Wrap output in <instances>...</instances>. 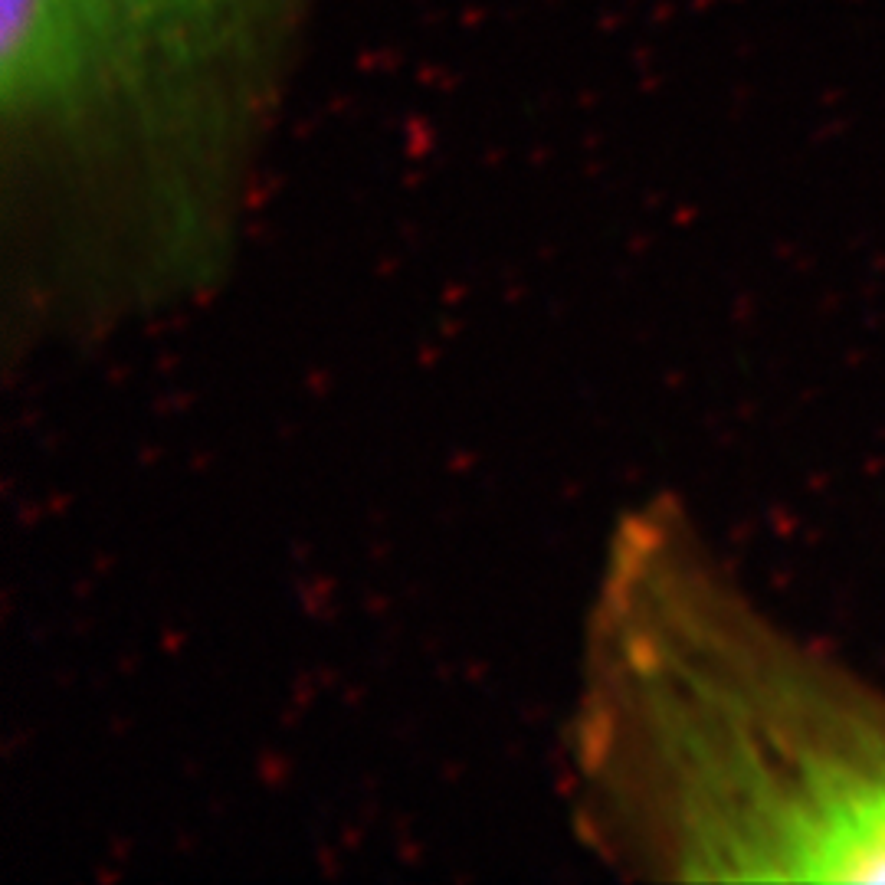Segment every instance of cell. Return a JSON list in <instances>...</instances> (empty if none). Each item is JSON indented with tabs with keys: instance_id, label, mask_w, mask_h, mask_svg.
Listing matches in <instances>:
<instances>
[{
	"instance_id": "1",
	"label": "cell",
	"mask_w": 885,
	"mask_h": 885,
	"mask_svg": "<svg viewBox=\"0 0 885 885\" xmlns=\"http://www.w3.org/2000/svg\"><path fill=\"white\" fill-rule=\"evenodd\" d=\"M590 810L712 882H885V686L771 617L679 515L633 518L600 607Z\"/></svg>"
},
{
	"instance_id": "2",
	"label": "cell",
	"mask_w": 885,
	"mask_h": 885,
	"mask_svg": "<svg viewBox=\"0 0 885 885\" xmlns=\"http://www.w3.org/2000/svg\"><path fill=\"white\" fill-rule=\"evenodd\" d=\"M328 0H0L30 279L174 282L233 243Z\"/></svg>"
}]
</instances>
